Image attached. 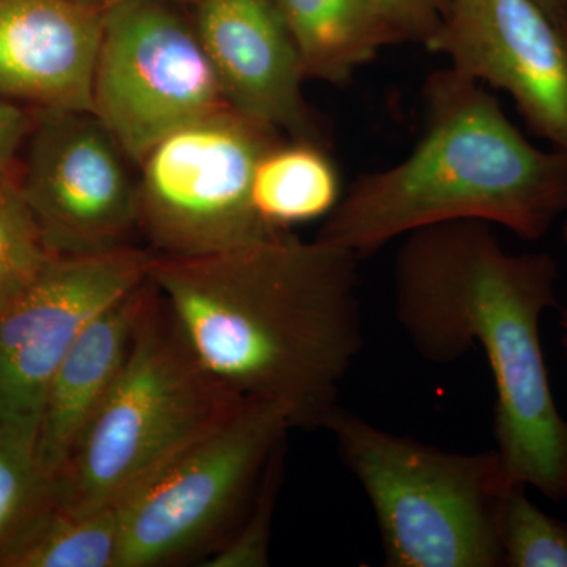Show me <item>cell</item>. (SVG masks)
<instances>
[{
    "mask_svg": "<svg viewBox=\"0 0 567 567\" xmlns=\"http://www.w3.org/2000/svg\"><path fill=\"white\" fill-rule=\"evenodd\" d=\"M360 257L287 230L196 257L153 254L147 279L200 363L293 429H324L363 349Z\"/></svg>",
    "mask_w": 567,
    "mask_h": 567,
    "instance_id": "1",
    "label": "cell"
},
{
    "mask_svg": "<svg viewBox=\"0 0 567 567\" xmlns=\"http://www.w3.org/2000/svg\"><path fill=\"white\" fill-rule=\"evenodd\" d=\"M548 252H507L483 221L405 235L394 264L395 319L420 357L461 360L477 346L496 391L495 450L509 475L550 502L567 499V420L559 413L540 320L559 309Z\"/></svg>",
    "mask_w": 567,
    "mask_h": 567,
    "instance_id": "2",
    "label": "cell"
},
{
    "mask_svg": "<svg viewBox=\"0 0 567 567\" xmlns=\"http://www.w3.org/2000/svg\"><path fill=\"white\" fill-rule=\"evenodd\" d=\"M423 99L415 148L358 177L317 238L364 259L434 224H498L539 240L567 215V153L532 144L486 85L447 65L429 74Z\"/></svg>",
    "mask_w": 567,
    "mask_h": 567,
    "instance_id": "3",
    "label": "cell"
},
{
    "mask_svg": "<svg viewBox=\"0 0 567 567\" xmlns=\"http://www.w3.org/2000/svg\"><path fill=\"white\" fill-rule=\"evenodd\" d=\"M245 401L200 363L152 286L121 374L51 481L50 494L76 511L115 506L175 451Z\"/></svg>",
    "mask_w": 567,
    "mask_h": 567,
    "instance_id": "4",
    "label": "cell"
},
{
    "mask_svg": "<svg viewBox=\"0 0 567 567\" xmlns=\"http://www.w3.org/2000/svg\"><path fill=\"white\" fill-rule=\"evenodd\" d=\"M324 429L371 502L385 566L503 567L499 518L517 480L498 451H443L341 405Z\"/></svg>",
    "mask_w": 567,
    "mask_h": 567,
    "instance_id": "5",
    "label": "cell"
},
{
    "mask_svg": "<svg viewBox=\"0 0 567 567\" xmlns=\"http://www.w3.org/2000/svg\"><path fill=\"white\" fill-rule=\"evenodd\" d=\"M292 429L281 406L246 399L175 451L115 505L118 567L204 561L244 520Z\"/></svg>",
    "mask_w": 567,
    "mask_h": 567,
    "instance_id": "6",
    "label": "cell"
},
{
    "mask_svg": "<svg viewBox=\"0 0 567 567\" xmlns=\"http://www.w3.org/2000/svg\"><path fill=\"white\" fill-rule=\"evenodd\" d=\"M282 137L226 107L156 142L137 164V229L153 254L205 256L279 233L254 210L251 186Z\"/></svg>",
    "mask_w": 567,
    "mask_h": 567,
    "instance_id": "7",
    "label": "cell"
},
{
    "mask_svg": "<svg viewBox=\"0 0 567 567\" xmlns=\"http://www.w3.org/2000/svg\"><path fill=\"white\" fill-rule=\"evenodd\" d=\"M169 0H114L95 73L93 114L140 164L166 134L230 107L194 21Z\"/></svg>",
    "mask_w": 567,
    "mask_h": 567,
    "instance_id": "8",
    "label": "cell"
},
{
    "mask_svg": "<svg viewBox=\"0 0 567 567\" xmlns=\"http://www.w3.org/2000/svg\"><path fill=\"white\" fill-rule=\"evenodd\" d=\"M21 192L54 256L128 245L137 230V181L93 112L35 110Z\"/></svg>",
    "mask_w": 567,
    "mask_h": 567,
    "instance_id": "9",
    "label": "cell"
},
{
    "mask_svg": "<svg viewBox=\"0 0 567 567\" xmlns=\"http://www.w3.org/2000/svg\"><path fill=\"white\" fill-rule=\"evenodd\" d=\"M153 252L134 246L54 256L0 312V421L40 415L63 358L96 316L145 282Z\"/></svg>",
    "mask_w": 567,
    "mask_h": 567,
    "instance_id": "10",
    "label": "cell"
},
{
    "mask_svg": "<svg viewBox=\"0 0 567 567\" xmlns=\"http://www.w3.org/2000/svg\"><path fill=\"white\" fill-rule=\"evenodd\" d=\"M425 50L506 92L529 132L567 153V25L536 0H445Z\"/></svg>",
    "mask_w": 567,
    "mask_h": 567,
    "instance_id": "11",
    "label": "cell"
},
{
    "mask_svg": "<svg viewBox=\"0 0 567 567\" xmlns=\"http://www.w3.org/2000/svg\"><path fill=\"white\" fill-rule=\"evenodd\" d=\"M194 24L234 111L289 140L324 144L297 44L271 0H199Z\"/></svg>",
    "mask_w": 567,
    "mask_h": 567,
    "instance_id": "12",
    "label": "cell"
},
{
    "mask_svg": "<svg viewBox=\"0 0 567 567\" xmlns=\"http://www.w3.org/2000/svg\"><path fill=\"white\" fill-rule=\"evenodd\" d=\"M110 0H0V99L33 110L93 111Z\"/></svg>",
    "mask_w": 567,
    "mask_h": 567,
    "instance_id": "13",
    "label": "cell"
},
{
    "mask_svg": "<svg viewBox=\"0 0 567 567\" xmlns=\"http://www.w3.org/2000/svg\"><path fill=\"white\" fill-rule=\"evenodd\" d=\"M151 292L152 284L145 279L96 316L52 377L41 406L39 429L40 465L50 483L69 462L121 374Z\"/></svg>",
    "mask_w": 567,
    "mask_h": 567,
    "instance_id": "14",
    "label": "cell"
},
{
    "mask_svg": "<svg viewBox=\"0 0 567 567\" xmlns=\"http://www.w3.org/2000/svg\"><path fill=\"white\" fill-rule=\"evenodd\" d=\"M297 44L306 80L344 85L398 43L375 0H271Z\"/></svg>",
    "mask_w": 567,
    "mask_h": 567,
    "instance_id": "15",
    "label": "cell"
},
{
    "mask_svg": "<svg viewBox=\"0 0 567 567\" xmlns=\"http://www.w3.org/2000/svg\"><path fill=\"white\" fill-rule=\"evenodd\" d=\"M342 194L341 174L320 142L282 137L254 171V210L274 230L327 218Z\"/></svg>",
    "mask_w": 567,
    "mask_h": 567,
    "instance_id": "16",
    "label": "cell"
},
{
    "mask_svg": "<svg viewBox=\"0 0 567 567\" xmlns=\"http://www.w3.org/2000/svg\"><path fill=\"white\" fill-rule=\"evenodd\" d=\"M115 506L76 511L47 498L0 550V567H118Z\"/></svg>",
    "mask_w": 567,
    "mask_h": 567,
    "instance_id": "17",
    "label": "cell"
},
{
    "mask_svg": "<svg viewBox=\"0 0 567 567\" xmlns=\"http://www.w3.org/2000/svg\"><path fill=\"white\" fill-rule=\"evenodd\" d=\"M40 415L0 421V550L47 498L39 457Z\"/></svg>",
    "mask_w": 567,
    "mask_h": 567,
    "instance_id": "18",
    "label": "cell"
},
{
    "mask_svg": "<svg viewBox=\"0 0 567 567\" xmlns=\"http://www.w3.org/2000/svg\"><path fill=\"white\" fill-rule=\"evenodd\" d=\"M54 254L48 248L18 178L0 181V312L39 281Z\"/></svg>",
    "mask_w": 567,
    "mask_h": 567,
    "instance_id": "19",
    "label": "cell"
},
{
    "mask_svg": "<svg viewBox=\"0 0 567 567\" xmlns=\"http://www.w3.org/2000/svg\"><path fill=\"white\" fill-rule=\"evenodd\" d=\"M503 567H567V520L548 516L516 481L499 518Z\"/></svg>",
    "mask_w": 567,
    "mask_h": 567,
    "instance_id": "20",
    "label": "cell"
},
{
    "mask_svg": "<svg viewBox=\"0 0 567 567\" xmlns=\"http://www.w3.org/2000/svg\"><path fill=\"white\" fill-rule=\"evenodd\" d=\"M282 447L265 473L252 506L233 535L204 559V567H265L270 559L271 524L281 486Z\"/></svg>",
    "mask_w": 567,
    "mask_h": 567,
    "instance_id": "21",
    "label": "cell"
},
{
    "mask_svg": "<svg viewBox=\"0 0 567 567\" xmlns=\"http://www.w3.org/2000/svg\"><path fill=\"white\" fill-rule=\"evenodd\" d=\"M398 43L427 47L442 20L445 0H375Z\"/></svg>",
    "mask_w": 567,
    "mask_h": 567,
    "instance_id": "22",
    "label": "cell"
},
{
    "mask_svg": "<svg viewBox=\"0 0 567 567\" xmlns=\"http://www.w3.org/2000/svg\"><path fill=\"white\" fill-rule=\"evenodd\" d=\"M35 110L0 99V181L18 178V156L31 136Z\"/></svg>",
    "mask_w": 567,
    "mask_h": 567,
    "instance_id": "23",
    "label": "cell"
},
{
    "mask_svg": "<svg viewBox=\"0 0 567 567\" xmlns=\"http://www.w3.org/2000/svg\"><path fill=\"white\" fill-rule=\"evenodd\" d=\"M559 24L567 25V0H536Z\"/></svg>",
    "mask_w": 567,
    "mask_h": 567,
    "instance_id": "24",
    "label": "cell"
},
{
    "mask_svg": "<svg viewBox=\"0 0 567 567\" xmlns=\"http://www.w3.org/2000/svg\"><path fill=\"white\" fill-rule=\"evenodd\" d=\"M559 328H561L563 349L567 354V308L559 306Z\"/></svg>",
    "mask_w": 567,
    "mask_h": 567,
    "instance_id": "25",
    "label": "cell"
},
{
    "mask_svg": "<svg viewBox=\"0 0 567 567\" xmlns=\"http://www.w3.org/2000/svg\"><path fill=\"white\" fill-rule=\"evenodd\" d=\"M110 2H114V0H110ZM169 2L178 3V6H196L199 0H169Z\"/></svg>",
    "mask_w": 567,
    "mask_h": 567,
    "instance_id": "26",
    "label": "cell"
},
{
    "mask_svg": "<svg viewBox=\"0 0 567 567\" xmlns=\"http://www.w3.org/2000/svg\"><path fill=\"white\" fill-rule=\"evenodd\" d=\"M563 238H565L566 245H567V216L565 219V224H563Z\"/></svg>",
    "mask_w": 567,
    "mask_h": 567,
    "instance_id": "27",
    "label": "cell"
}]
</instances>
